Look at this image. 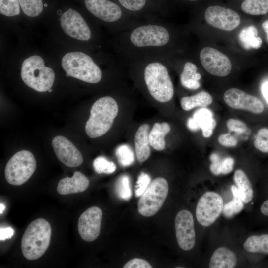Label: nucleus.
<instances>
[{"mask_svg": "<svg viewBox=\"0 0 268 268\" xmlns=\"http://www.w3.org/2000/svg\"><path fill=\"white\" fill-rule=\"evenodd\" d=\"M174 33L163 19L145 20L118 33L117 50L124 62L131 60L171 58L174 50Z\"/></svg>", "mask_w": 268, "mask_h": 268, "instance_id": "nucleus-1", "label": "nucleus"}, {"mask_svg": "<svg viewBox=\"0 0 268 268\" xmlns=\"http://www.w3.org/2000/svg\"><path fill=\"white\" fill-rule=\"evenodd\" d=\"M125 63H127L132 71L140 75L145 88L152 98L161 103L172 99L174 90L167 60L146 59Z\"/></svg>", "mask_w": 268, "mask_h": 268, "instance_id": "nucleus-2", "label": "nucleus"}, {"mask_svg": "<svg viewBox=\"0 0 268 268\" xmlns=\"http://www.w3.org/2000/svg\"><path fill=\"white\" fill-rule=\"evenodd\" d=\"M85 9L98 20L109 24L118 33L145 21L126 12L115 0H82Z\"/></svg>", "mask_w": 268, "mask_h": 268, "instance_id": "nucleus-3", "label": "nucleus"}, {"mask_svg": "<svg viewBox=\"0 0 268 268\" xmlns=\"http://www.w3.org/2000/svg\"><path fill=\"white\" fill-rule=\"evenodd\" d=\"M61 65L67 77L93 84L102 80L103 74L100 67L91 56L85 53H67L62 58Z\"/></svg>", "mask_w": 268, "mask_h": 268, "instance_id": "nucleus-4", "label": "nucleus"}, {"mask_svg": "<svg viewBox=\"0 0 268 268\" xmlns=\"http://www.w3.org/2000/svg\"><path fill=\"white\" fill-rule=\"evenodd\" d=\"M118 112V106L114 98L106 96L96 100L85 125L88 136L95 138L104 135L111 128Z\"/></svg>", "mask_w": 268, "mask_h": 268, "instance_id": "nucleus-5", "label": "nucleus"}, {"mask_svg": "<svg viewBox=\"0 0 268 268\" xmlns=\"http://www.w3.org/2000/svg\"><path fill=\"white\" fill-rule=\"evenodd\" d=\"M52 230L50 223L40 218L31 222L22 238L21 247L24 257L29 260L40 258L48 249Z\"/></svg>", "mask_w": 268, "mask_h": 268, "instance_id": "nucleus-6", "label": "nucleus"}, {"mask_svg": "<svg viewBox=\"0 0 268 268\" xmlns=\"http://www.w3.org/2000/svg\"><path fill=\"white\" fill-rule=\"evenodd\" d=\"M21 77L28 86L38 92H43L52 87L55 73L52 68L45 66L41 57L33 55L23 61Z\"/></svg>", "mask_w": 268, "mask_h": 268, "instance_id": "nucleus-7", "label": "nucleus"}, {"mask_svg": "<svg viewBox=\"0 0 268 268\" xmlns=\"http://www.w3.org/2000/svg\"><path fill=\"white\" fill-rule=\"evenodd\" d=\"M36 168V161L33 154L28 150H21L13 155L7 163L5 178L9 184L19 186L31 177Z\"/></svg>", "mask_w": 268, "mask_h": 268, "instance_id": "nucleus-8", "label": "nucleus"}, {"mask_svg": "<svg viewBox=\"0 0 268 268\" xmlns=\"http://www.w3.org/2000/svg\"><path fill=\"white\" fill-rule=\"evenodd\" d=\"M168 191L169 186L165 179L162 177L155 178L139 199L138 212L145 217L155 215L163 206Z\"/></svg>", "mask_w": 268, "mask_h": 268, "instance_id": "nucleus-9", "label": "nucleus"}, {"mask_svg": "<svg viewBox=\"0 0 268 268\" xmlns=\"http://www.w3.org/2000/svg\"><path fill=\"white\" fill-rule=\"evenodd\" d=\"M223 201L218 193L209 191L200 198L196 209V216L201 226L212 225L220 216L223 208Z\"/></svg>", "mask_w": 268, "mask_h": 268, "instance_id": "nucleus-10", "label": "nucleus"}, {"mask_svg": "<svg viewBox=\"0 0 268 268\" xmlns=\"http://www.w3.org/2000/svg\"><path fill=\"white\" fill-rule=\"evenodd\" d=\"M60 21L62 29L69 37L82 41H89L92 39L91 29L76 10L67 8L62 13Z\"/></svg>", "mask_w": 268, "mask_h": 268, "instance_id": "nucleus-11", "label": "nucleus"}, {"mask_svg": "<svg viewBox=\"0 0 268 268\" xmlns=\"http://www.w3.org/2000/svg\"><path fill=\"white\" fill-rule=\"evenodd\" d=\"M199 58L202 67L211 75L225 77L231 71L232 64L229 58L215 48H203L200 52Z\"/></svg>", "mask_w": 268, "mask_h": 268, "instance_id": "nucleus-12", "label": "nucleus"}, {"mask_svg": "<svg viewBox=\"0 0 268 268\" xmlns=\"http://www.w3.org/2000/svg\"><path fill=\"white\" fill-rule=\"evenodd\" d=\"M204 18L209 25L226 31H232L241 22L240 17L236 12L219 5L208 7L205 11Z\"/></svg>", "mask_w": 268, "mask_h": 268, "instance_id": "nucleus-13", "label": "nucleus"}, {"mask_svg": "<svg viewBox=\"0 0 268 268\" xmlns=\"http://www.w3.org/2000/svg\"><path fill=\"white\" fill-rule=\"evenodd\" d=\"M176 237L179 246L184 251L191 250L194 246L196 235L193 215L187 210H181L175 218Z\"/></svg>", "mask_w": 268, "mask_h": 268, "instance_id": "nucleus-14", "label": "nucleus"}, {"mask_svg": "<svg viewBox=\"0 0 268 268\" xmlns=\"http://www.w3.org/2000/svg\"><path fill=\"white\" fill-rule=\"evenodd\" d=\"M223 100L229 107L248 111L255 114L262 113L264 105L258 97L237 88L228 89L223 95Z\"/></svg>", "mask_w": 268, "mask_h": 268, "instance_id": "nucleus-15", "label": "nucleus"}, {"mask_svg": "<svg viewBox=\"0 0 268 268\" xmlns=\"http://www.w3.org/2000/svg\"><path fill=\"white\" fill-rule=\"evenodd\" d=\"M102 212L98 206H92L80 216L78 221V230L79 235L84 241L92 242L99 236Z\"/></svg>", "mask_w": 268, "mask_h": 268, "instance_id": "nucleus-16", "label": "nucleus"}, {"mask_svg": "<svg viewBox=\"0 0 268 268\" xmlns=\"http://www.w3.org/2000/svg\"><path fill=\"white\" fill-rule=\"evenodd\" d=\"M130 15L143 20L163 19V15L151 0H115Z\"/></svg>", "mask_w": 268, "mask_h": 268, "instance_id": "nucleus-17", "label": "nucleus"}, {"mask_svg": "<svg viewBox=\"0 0 268 268\" xmlns=\"http://www.w3.org/2000/svg\"><path fill=\"white\" fill-rule=\"evenodd\" d=\"M52 145L60 161L69 167H76L82 164V155L76 146L66 137L58 135L53 138Z\"/></svg>", "mask_w": 268, "mask_h": 268, "instance_id": "nucleus-18", "label": "nucleus"}, {"mask_svg": "<svg viewBox=\"0 0 268 268\" xmlns=\"http://www.w3.org/2000/svg\"><path fill=\"white\" fill-rule=\"evenodd\" d=\"M187 125L189 129L192 131L201 129L203 136L208 138L212 134L216 122L210 109L201 107L194 113L193 117L188 119Z\"/></svg>", "mask_w": 268, "mask_h": 268, "instance_id": "nucleus-19", "label": "nucleus"}, {"mask_svg": "<svg viewBox=\"0 0 268 268\" xmlns=\"http://www.w3.org/2000/svg\"><path fill=\"white\" fill-rule=\"evenodd\" d=\"M89 185L88 178L82 173L76 171L71 177H66L61 179L57 191L60 195H68L85 191Z\"/></svg>", "mask_w": 268, "mask_h": 268, "instance_id": "nucleus-20", "label": "nucleus"}, {"mask_svg": "<svg viewBox=\"0 0 268 268\" xmlns=\"http://www.w3.org/2000/svg\"><path fill=\"white\" fill-rule=\"evenodd\" d=\"M149 126L147 124L141 125L137 129L134 137L135 153L140 163L145 161L150 155L149 142Z\"/></svg>", "mask_w": 268, "mask_h": 268, "instance_id": "nucleus-21", "label": "nucleus"}, {"mask_svg": "<svg viewBox=\"0 0 268 268\" xmlns=\"http://www.w3.org/2000/svg\"><path fill=\"white\" fill-rule=\"evenodd\" d=\"M237 263L235 254L229 249L221 247L217 248L211 257L209 268H232Z\"/></svg>", "mask_w": 268, "mask_h": 268, "instance_id": "nucleus-22", "label": "nucleus"}, {"mask_svg": "<svg viewBox=\"0 0 268 268\" xmlns=\"http://www.w3.org/2000/svg\"><path fill=\"white\" fill-rule=\"evenodd\" d=\"M197 66L191 61H186L180 75L181 85L185 88L196 90L200 87L199 80L201 76L197 72Z\"/></svg>", "mask_w": 268, "mask_h": 268, "instance_id": "nucleus-23", "label": "nucleus"}, {"mask_svg": "<svg viewBox=\"0 0 268 268\" xmlns=\"http://www.w3.org/2000/svg\"><path fill=\"white\" fill-rule=\"evenodd\" d=\"M234 180L244 203H248L253 200L254 191L252 185L248 177L241 169L235 171Z\"/></svg>", "mask_w": 268, "mask_h": 268, "instance_id": "nucleus-24", "label": "nucleus"}, {"mask_svg": "<svg viewBox=\"0 0 268 268\" xmlns=\"http://www.w3.org/2000/svg\"><path fill=\"white\" fill-rule=\"evenodd\" d=\"M170 131V126L167 123H155L149 132L150 145L158 151L163 150L166 145L165 137Z\"/></svg>", "mask_w": 268, "mask_h": 268, "instance_id": "nucleus-25", "label": "nucleus"}, {"mask_svg": "<svg viewBox=\"0 0 268 268\" xmlns=\"http://www.w3.org/2000/svg\"><path fill=\"white\" fill-rule=\"evenodd\" d=\"M238 40L241 46L246 50L259 49L262 44V39L258 36V30L253 25L243 28L239 33Z\"/></svg>", "mask_w": 268, "mask_h": 268, "instance_id": "nucleus-26", "label": "nucleus"}, {"mask_svg": "<svg viewBox=\"0 0 268 268\" xmlns=\"http://www.w3.org/2000/svg\"><path fill=\"white\" fill-rule=\"evenodd\" d=\"M243 247L251 253L268 255V233L250 236L244 243Z\"/></svg>", "mask_w": 268, "mask_h": 268, "instance_id": "nucleus-27", "label": "nucleus"}, {"mask_svg": "<svg viewBox=\"0 0 268 268\" xmlns=\"http://www.w3.org/2000/svg\"><path fill=\"white\" fill-rule=\"evenodd\" d=\"M213 98L208 92L202 91L190 96H185L180 100L182 108L189 111L196 107H205L211 104Z\"/></svg>", "mask_w": 268, "mask_h": 268, "instance_id": "nucleus-28", "label": "nucleus"}, {"mask_svg": "<svg viewBox=\"0 0 268 268\" xmlns=\"http://www.w3.org/2000/svg\"><path fill=\"white\" fill-rule=\"evenodd\" d=\"M231 191L233 195V199L223 206L222 212L227 218H231L239 213L244 208L239 192L236 186L232 185Z\"/></svg>", "mask_w": 268, "mask_h": 268, "instance_id": "nucleus-29", "label": "nucleus"}, {"mask_svg": "<svg viewBox=\"0 0 268 268\" xmlns=\"http://www.w3.org/2000/svg\"><path fill=\"white\" fill-rule=\"evenodd\" d=\"M241 9L251 15H265L268 12V0H244Z\"/></svg>", "mask_w": 268, "mask_h": 268, "instance_id": "nucleus-30", "label": "nucleus"}, {"mask_svg": "<svg viewBox=\"0 0 268 268\" xmlns=\"http://www.w3.org/2000/svg\"><path fill=\"white\" fill-rule=\"evenodd\" d=\"M21 9L26 16L35 17L39 16L46 5L43 0H19Z\"/></svg>", "mask_w": 268, "mask_h": 268, "instance_id": "nucleus-31", "label": "nucleus"}, {"mask_svg": "<svg viewBox=\"0 0 268 268\" xmlns=\"http://www.w3.org/2000/svg\"><path fill=\"white\" fill-rule=\"evenodd\" d=\"M21 7L19 0H0V13L7 17L18 16Z\"/></svg>", "mask_w": 268, "mask_h": 268, "instance_id": "nucleus-32", "label": "nucleus"}, {"mask_svg": "<svg viewBox=\"0 0 268 268\" xmlns=\"http://www.w3.org/2000/svg\"><path fill=\"white\" fill-rule=\"evenodd\" d=\"M115 189L117 195L120 198L125 200L130 199L132 191L129 177L127 175L121 176L117 180Z\"/></svg>", "mask_w": 268, "mask_h": 268, "instance_id": "nucleus-33", "label": "nucleus"}, {"mask_svg": "<svg viewBox=\"0 0 268 268\" xmlns=\"http://www.w3.org/2000/svg\"><path fill=\"white\" fill-rule=\"evenodd\" d=\"M116 155L119 163L123 167L130 166L134 162V153L127 145L119 146L116 150Z\"/></svg>", "mask_w": 268, "mask_h": 268, "instance_id": "nucleus-34", "label": "nucleus"}, {"mask_svg": "<svg viewBox=\"0 0 268 268\" xmlns=\"http://www.w3.org/2000/svg\"><path fill=\"white\" fill-rule=\"evenodd\" d=\"M93 165L95 171L99 174H111L116 169V165L103 156H99L95 158Z\"/></svg>", "mask_w": 268, "mask_h": 268, "instance_id": "nucleus-35", "label": "nucleus"}, {"mask_svg": "<svg viewBox=\"0 0 268 268\" xmlns=\"http://www.w3.org/2000/svg\"><path fill=\"white\" fill-rule=\"evenodd\" d=\"M255 147L259 151L268 153V128L260 129L254 141Z\"/></svg>", "mask_w": 268, "mask_h": 268, "instance_id": "nucleus-36", "label": "nucleus"}, {"mask_svg": "<svg viewBox=\"0 0 268 268\" xmlns=\"http://www.w3.org/2000/svg\"><path fill=\"white\" fill-rule=\"evenodd\" d=\"M151 183V178L147 173L141 172L138 176L135 189L136 197H140Z\"/></svg>", "mask_w": 268, "mask_h": 268, "instance_id": "nucleus-37", "label": "nucleus"}, {"mask_svg": "<svg viewBox=\"0 0 268 268\" xmlns=\"http://www.w3.org/2000/svg\"><path fill=\"white\" fill-rule=\"evenodd\" d=\"M228 129L238 133H243L247 130L246 125L239 120L229 119L226 122Z\"/></svg>", "mask_w": 268, "mask_h": 268, "instance_id": "nucleus-38", "label": "nucleus"}, {"mask_svg": "<svg viewBox=\"0 0 268 268\" xmlns=\"http://www.w3.org/2000/svg\"><path fill=\"white\" fill-rule=\"evenodd\" d=\"M123 268H152L151 265L146 260L140 258H134L127 262Z\"/></svg>", "mask_w": 268, "mask_h": 268, "instance_id": "nucleus-39", "label": "nucleus"}, {"mask_svg": "<svg viewBox=\"0 0 268 268\" xmlns=\"http://www.w3.org/2000/svg\"><path fill=\"white\" fill-rule=\"evenodd\" d=\"M212 163L210 165L211 172L215 175L221 174V161L219 156L216 153H212L210 156Z\"/></svg>", "mask_w": 268, "mask_h": 268, "instance_id": "nucleus-40", "label": "nucleus"}, {"mask_svg": "<svg viewBox=\"0 0 268 268\" xmlns=\"http://www.w3.org/2000/svg\"><path fill=\"white\" fill-rule=\"evenodd\" d=\"M218 141L221 145L225 147H234L237 144V139L229 133L223 134L219 135Z\"/></svg>", "mask_w": 268, "mask_h": 268, "instance_id": "nucleus-41", "label": "nucleus"}, {"mask_svg": "<svg viewBox=\"0 0 268 268\" xmlns=\"http://www.w3.org/2000/svg\"><path fill=\"white\" fill-rule=\"evenodd\" d=\"M234 160L233 158L228 157L221 161V174L226 175L231 172L233 169Z\"/></svg>", "mask_w": 268, "mask_h": 268, "instance_id": "nucleus-42", "label": "nucleus"}, {"mask_svg": "<svg viewBox=\"0 0 268 268\" xmlns=\"http://www.w3.org/2000/svg\"><path fill=\"white\" fill-rule=\"evenodd\" d=\"M14 234V230L10 227L6 228H0V239L5 240L11 238Z\"/></svg>", "mask_w": 268, "mask_h": 268, "instance_id": "nucleus-43", "label": "nucleus"}, {"mask_svg": "<svg viewBox=\"0 0 268 268\" xmlns=\"http://www.w3.org/2000/svg\"><path fill=\"white\" fill-rule=\"evenodd\" d=\"M158 8L163 16L166 14L167 0H151Z\"/></svg>", "mask_w": 268, "mask_h": 268, "instance_id": "nucleus-44", "label": "nucleus"}, {"mask_svg": "<svg viewBox=\"0 0 268 268\" xmlns=\"http://www.w3.org/2000/svg\"><path fill=\"white\" fill-rule=\"evenodd\" d=\"M260 211L262 215L268 217V199L262 202L260 207Z\"/></svg>", "mask_w": 268, "mask_h": 268, "instance_id": "nucleus-45", "label": "nucleus"}, {"mask_svg": "<svg viewBox=\"0 0 268 268\" xmlns=\"http://www.w3.org/2000/svg\"><path fill=\"white\" fill-rule=\"evenodd\" d=\"M262 92L263 96L268 103V81L265 82L262 86Z\"/></svg>", "mask_w": 268, "mask_h": 268, "instance_id": "nucleus-46", "label": "nucleus"}, {"mask_svg": "<svg viewBox=\"0 0 268 268\" xmlns=\"http://www.w3.org/2000/svg\"><path fill=\"white\" fill-rule=\"evenodd\" d=\"M262 28L265 33L267 34L268 40V20L264 21L262 24Z\"/></svg>", "mask_w": 268, "mask_h": 268, "instance_id": "nucleus-47", "label": "nucleus"}, {"mask_svg": "<svg viewBox=\"0 0 268 268\" xmlns=\"http://www.w3.org/2000/svg\"><path fill=\"white\" fill-rule=\"evenodd\" d=\"M5 209V206L3 204L0 203V214H2L3 211Z\"/></svg>", "mask_w": 268, "mask_h": 268, "instance_id": "nucleus-48", "label": "nucleus"}, {"mask_svg": "<svg viewBox=\"0 0 268 268\" xmlns=\"http://www.w3.org/2000/svg\"><path fill=\"white\" fill-rule=\"evenodd\" d=\"M185 0L188 1H191V2H192V1H198V0Z\"/></svg>", "mask_w": 268, "mask_h": 268, "instance_id": "nucleus-49", "label": "nucleus"}]
</instances>
